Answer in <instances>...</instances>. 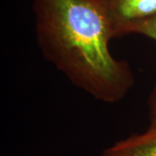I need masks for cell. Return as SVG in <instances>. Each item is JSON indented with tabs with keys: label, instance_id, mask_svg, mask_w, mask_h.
I'll return each mask as SVG.
<instances>
[{
	"label": "cell",
	"instance_id": "cell-4",
	"mask_svg": "<svg viewBox=\"0 0 156 156\" xmlns=\"http://www.w3.org/2000/svg\"><path fill=\"white\" fill-rule=\"evenodd\" d=\"M139 35L145 36L156 43V16L146 22L138 30ZM149 106V126H156V85L154 88L148 101Z\"/></svg>",
	"mask_w": 156,
	"mask_h": 156
},
{
	"label": "cell",
	"instance_id": "cell-1",
	"mask_svg": "<svg viewBox=\"0 0 156 156\" xmlns=\"http://www.w3.org/2000/svg\"><path fill=\"white\" fill-rule=\"evenodd\" d=\"M33 11L39 50L71 83L105 103L128 95L134 74L110 51L115 37L98 0H33Z\"/></svg>",
	"mask_w": 156,
	"mask_h": 156
},
{
	"label": "cell",
	"instance_id": "cell-3",
	"mask_svg": "<svg viewBox=\"0 0 156 156\" xmlns=\"http://www.w3.org/2000/svg\"><path fill=\"white\" fill-rule=\"evenodd\" d=\"M102 156H156V126L115 142L103 150Z\"/></svg>",
	"mask_w": 156,
	"mask_h": 156
},
{
	"label": "cell",
	"instance_id": "cell-2",
	"mask_svg": "<svg viewBox=\"0 0 156 156\" xmlns=\"http://www.w3.org/2000/svg\"><path fill=\"white\" fill-rule=\"evenodd\" d=\"M109 21L115 38L137 34L156 16V0H98Z\"/></svg>",
	"mask_w": 156,
	"mask_h": 156
}]
</instances>
